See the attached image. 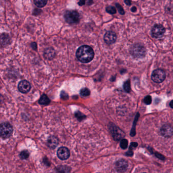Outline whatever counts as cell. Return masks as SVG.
Masks as SVG:
<instances>
[{
    "label": "cell",
    "instance_id": "1",
    "mask_svg": "<svg viewBox=\"0 0 173 173\" xmlns=\"http://www.w3.org/2000/svg\"><path fill=\"white\" fill-rule=\"evenodd\" d=\"M76 56L78 59L82 62H89L94 58V50L89 46H82L77 51Z\"/></svg>",
    "mask_w": 173,
    "mask_h": 173
},
{
    "label": "cell",
    "instance_id": "2",
    "mask_svg": "<svg viewBox=\"0 0 173 173\" xmlns=\"http://www.w3.org/2000/svg\"><path fill=\"white\" fill-rule=\"evenodd\" d=\"M13 133V128L10 123H3L0 124V137L4 139L8 138Z\"/></svg>",
    "mask_w": 173,
    "mask_h": 173
},
{
    "label": "cell",
    "instance_id": "3",
    "mask_svg": "<svg viewBox=\"0 0 173 173\" xmlns=\"http://www.w3.org/2000/svg\"><path fill=\"white\" fill-rule=\"evenodd\" d=\"M65 18L69 24H77L79 22L80 15L75 11H68L65 12Z\"/></svg>",
    "mask_w": 173,
    "mask_h": 173
},
{
    "label": "cell",
    "instance_id": "4",
    "mask_svg": "<svg viewBox=\"0 0 173 173\" xmlns=\"http://www.w3.org/2000/svg\"><path fill=\"white\" fill-rule=\"evenodd\" d=\"M165 77H166V74L165 71L160 69H158L153 71L151 78L154 82L160 83L162 82L165 80Z\"/></svg>",
    "mask_w": 173,
    "mask_h": 173
},
{
    "label": "cell",
    "instance_id": "5",
    "mask_svg": "<svg viewBox=\"0 0 173 173\" xmlns=\"http://www.w3.org/2000/svg\"><path fill=\"white\" fill-rule=\"evenodd\" d=\"M131 53L133 55L137 58H141L144 56L145 54V49L144 47L140 45H136L132 47Z\"/></svg>",
    "mask_w": 173,
    "mask_h": 173
},
{
    "label": "cell",
    "instance_id": "6",
    "mask_svg": "<svg viewBox=\"0 0 173 173\" xmlns=\"http://www.w3.org/2000/svg\"><path fill=\"white\" fill-rule=\"evenodd\" d=\"M165 27L161 24H156L152 30V35L155 38H160L165 33Z\"/></svg>",
    "mask_w": 173,
    "mask_h": 173
},
{
    "label": "cell",
    "instance_id": "7",
    "mask_svg": "<svg viewBox=\"0 0 173 173\" xmlns=\"http://www.w3.org/2000/svg\"><path fill=\"white\" fill-rule=\"evenodd\" d=\"M110 130L114 139H115V140H119L124 136V133L122 132V131L119 128H118L117 127H116L114 125H112V126L110 127Z\"/></svg>",
    "mask_w": 173,
    "mask_h": 173
},
{
    "label": "cell",
    "instance_id": "8",
    "mask_svg": "<svg viewBox=\"0 0 173 173\" xmlns=\"http://www.w3.org/2000/svg\"><path fill=\"white\" fill-rule=\"evenodd\" d=\"M128 166V162L125 159H121L115 163V167L118 173H122L126 171Z\"/></svg>",
    "mask_w": 173,
    "mask_h": 173
},
{
    "label": "cell",
    "instance_id": "9",
    "mask_svg": "<svg viewBox=\"0 0 173 173\" xmlns=\"http://www.w3.org/2000/svg\"><path fill=\"white\" fill-rule=\"evenodd\" d=\"M57 155L59 159L61 160H66L70 155V152L68 148L65 147H61L57 151Z\"/></svg>",
    "mask_w": 173,
    "mask_h": 173
},
{
    "label": "cell",
    "instance_id": "10",
    "mask_svg": "<svg viewBox=\"0 0 173 173\" xmlns=\"http://www.w3.org/2000/svg\"><path fill=\"white\" fill-rule=\"evenodd\" d=\"M18 89L20 92L26 94L30 91L31 89V86L28 81L23 80L19 82Z\"/></svg>",
    "mask_w": 173,
    "mask_h": 173
},
{
    "label": "cell",
    "instance_id": "11",
    "mask_svg": "<svg viewBox=\"0 0 173 173\" xmlns=\"http://www.w3.org/2000/svg\"><path fill=\"white\" fill-rule=\"evenodd\" d=\"M104 41L107 44L109 45L115 43L116 40V35L113 31H107L104 36Z\"/></svg>",
    "mask_w": 173,
    "mask_h": 173
},
{
    "label": "cell",
    "instance_id": "12",
    "mask_svg": "<svg viewBox=\"0 0 173 173\" xmlns=\"http://www.w3.org/2000/svg\"><path fill=\"white\" fill-rule=\"evenodd\" d=\"M160 132L163 136L166 137H170L172 135L173 130L170 126L165 125L162 127L160 129Z\"/></svg>",
    "mask_w": 173,
    "mask_h": 173
},
{
    "label": "cell",
    "instance_id": "13",
    "mask_svg": "<svg viewBox=\"0 0 173 173\" xmlns=\"http://www.w3.org/2000/svg\"><path fill=\"white\" fill-rule=\"evenodd\" d=\"M11 43V38L9 34H2L0 35V45L3 47H6Z\"/></svg>",
    "mask_w": 173,
    "mask_h": 173
},
{
    "label": "cell",
    "instance_id": "14",
    "mask_svg": "<svg viewBox=\"0 0 173 173\" xmlns=\"http://www.w3.org/2000/svg\"><path fill=\"white\" fill-rule=\"evenodd\" d=\"M58 144V140L56 137L50 136L47 140V145L49 147L54 149Z\"/></svg>",
    "mask_w": 173,
    "mask_h": 173
},
{
    "label": "cell",
    "instance_id": "15",
    "mask_svg": "<svg viewBox=\"0 0 173 173\" xmlns=\"http://www.w3.org/2000/svg\"><path fill=\"white\" fill-rule=\"evenodd\" d=\"M55 55V52L54 50L51 48L46 49L44 53V56L47 59H51Z\"/></svg>",
    "mask_w": 173,
    "mask_h": 173
},
{
    "label": "cell",
    "instance_id": "16",
    "mask_svg": "<svg viewBox=\"0 0 173 173\" xmlns=\"http://www.w3.org/2000/svg\"><path fill=\"white\" fill-rule=\"evenodd\" d=\"M39 102L41 105H47L50 103V100L49 99V97L46 94H43L42 95L41 98L39 100Z\"/></svg>",
    "mask_w": 173,
    "mask_h": 173
},
{
    "label": "cell",
    "instance_id": "17",
    "mask_svg": "<svg viewBox=\"0 0 173 173\" xmlns=\"http://www.w3.org/2000/svg\"><path fill=\"white\" fill-rule=\"evenodd\" d=\"M36 6L39 8H42L45 6L47 3V0H34Z\"/></svg>",
    "mask_w": 173,
    "mask_h": 173
},
{
    "label": "cell",
    "instance_id": "18",
    "mask_svg": "<svg viewBox=\"0 0 173 173\" xmlns=\"http://www.w3.org/2000/svg\"><path fill=\"white\" fill-rule=\"evenodd\" d=\"M106 11L110 14H114L116 13V9L112 6H108L106 8Z\"/></svg>",
    "mask_w": 173,
    "mask_h": 173
},
{
    "label": "cell",
    "instance_id": "19",
    "mask_svg": "<svg viewBox=\"0 0 173 173\" xmlns=\"http://www.w3.org/2000/svg\"><path fill=\"white\" fill-rule=\"evenodd\" d=\"M121 148L123 149H125L128 147V141L126 139H122L120 141V144Z\"/></svg>",
    "mask_w": 173,
    "mask_h": 173
},
{
    "label": "cell",
    "instance_id": "20",
    "mask_svg": "<svg viewBox=\"0 0 173 173\" xmlns=\"http://www.w3.org/2000/svg\"><path fill=\"white\" fill-rule=\"evenodd\" d=\"M90 90L87 88H83L80 91V94L84 97L88 96L90 95Z\"/></svg>",
    "mask_w": 173,
    "mask_h": 173
},
{
    "label": "cell",
    "instance_id": "21",
    "mask_svg": "<svg viewBox=\"0 0 173 173\" xmlns=\"http://www.w3.org/2000/svg\"><path fill=\"white\" fill-rule=\"evenodd\" d=\"M124 89L126 92H129L131 90V85H130V81H128L124 82Z\"/></svg>",
    "mask_w": 173,
    "mask_h": 173
},
{
    "label": "cell",
    "instance_id": "22",
    "mask_svg": "<svg viewBox=\"0 0 173 173\" xmlns=\"http://www.w3.org/2000/svg\"><path fill=\"white\" fill-rule=\"evenodd\" d=\"M20 157L22 159H27L29 157V152L27 151H23L20 153Z\"/></svg>",
    "mask_w": 173,
    "mask_h": 173
},
{
    "label": "cell",
    "instance_id": "23",
    "mask_svg": "<svg viewBox=\"0 0 173 173\" xmlns=\"http://www.w3.org/2000/svg\"><path fill=\"white\" fill-rule=\"evenodd\" d=\"M116 7L119 13L121 15L124 14V9L122 7V6H121L120 5H119V4L117 3V4H116Z\"/></svg>",
    "mask_w": 173,
    "mask_h": 173
},
{
    "label": "cell",
    "instance_id": "24",
    "mask_svg": "<svg viewBox=\"0 0 173 173\" xmlns=\"http://www.w3.org/2000/svg\"><path fill=\"white\" fill-rule=\"evenodd\" d=\"M144 103L147 105H149L152 102V98L150 96H147L144 98Z\"/></svg>",
    "mask_w": 173,
    "mask_h": 173
},
{
    "label": "cell",
    "instance_id": "25",
    "mask_svg": "<svg viewBox=\"0 0 173 173\" xmlns=\"http://www.w3.org/2000/svg\"><path fill=\"white\" fill-rule=\"evenodd\" d=\"M138 146V143H136V142H133V143H132L131 144V145H130V147H129V149L130 150H132L133 149V148H136Z\"/></svg>",
    "mask_w": 173,
    "mask_h": 173
},
{
    "label": "cell",
    "instance_id": "26",
    "mask_svg": "<svg viewBox=\"0 0 173 173\" xmlns=\"http://www.w3.org/2000/svg\"><path fill=\"white\" fill-rule=\"evenodd\" d=\"M85 0H80L79 2H78V5L79 6H83L85 4Z\"/></svg>",
    "mask_w": 173,
    "mask_h": 173
},
{
    "label": "cell",
    "instance_id": "27",
    "mask_svg": "<svg viewBox=\"0 0 173 173\" xmlns=\"http://www.w3.org/2000/svg\"><path fill=\"white\" fill-rule=\"evenodd\" d=\"M32 47L33 48L34 50H37V44L36 43H33L31 45Z\"/></svg>",
    "mask_w": 173,
    "mask_h": 173
},
{
    "label": "cell",
    "instance_id": "28",
    "mask_svg": "<svg viewBox=\"0 0 173 173\" xmlns=\"http://www.w3.org/2000/svg\"><path fill=\"white\" fill-rule=\"evenodd\" d=\"M126 155L127 156H132L133 155V152L131 151L127 152L126 153Z\"/></svg>",
    "mask_w": 173,
    "mask_h": 173
},
{
    "label": "cell",
    "instance_id": "29",
    "mask_svg": "<svg viewBox=\"0 0 173 173\" xmlns=\"http://www.w3.org/2000/svg\"><path fill=\"white\" fill-rule=\"evenodd\" d=\"M124 2L128 6H129L131 5V2L130 0H124Z\"/></svg>",
    "mask_w": 173,
    "mask_h": 173
},
{
    "label": "cell",
    "instance_id": "30",
    "mask_svg": "<svg viewBox=\"0 0 173 173\" xmlns=\"http://www.w3.org/2000/svg\"><path fill=\"white\" fill-rule=\"evenodd\" d=\"M156 156H157L158 158L161 159H162V158H161V157H162V158H164L163 156H162V155H159L158 153H156Z\"/></svg>",
    "mask_w": 173,
    "mask_h": 173
},
{
    "label": "cell",
    "instance_id": "31",
    "mask_svg": "<svg viewBox=\"0 0 173 173\" xmlns=\"http://www.w3.org/2000/svg\"><path fill=\"white\" fill-rule=\"evenodd\" d=\"M131 11H132V12H135L137 11L136 7H133L131 9Z\"/></svg>",
    "mask_w": 173,
    "mask_h": 173
},
{
    "label": "cell",
    "instance_id": "32",
    "mask_svg": "<svg viewBox=\"0 0 173 173\" xmlns=\"http://www.w3.org/2000/svg\"><path fill=\"white\" fill-rule=\"evenodd\" d=\"M170 107L171 108H173V101H171L170 103Z\"/></svg>",
    "mask_w": 173,
    "mask_h": 173
},
{
    "label": "cell",
    "instance_id": "33",
    "mask_svg": "<svg viewBox=\"0 0 173 173\" xmlns=\"http://www.w3.org/2000/svg\"><path fill=\"white\" fill-rule=\"evenodd\" d=\"M79 1H80V0H79Z\"/></svg>",
    "mask_w": 173,
    "mask_h": 173
}]
</instances>
